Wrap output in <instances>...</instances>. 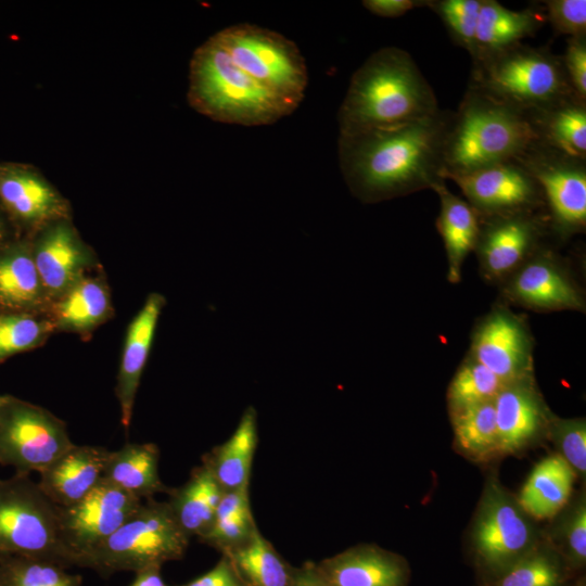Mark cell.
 <instances>
[{
	"mask_svg": "<svg viewBox=\"0 0 586 586\" xmlns=\"http://www.w3.org/2000/svg\"><path fill=\"white\" fill-rule=\"evenodd\" d=\"M453 112L339 136V164L355 196L374 203L444 181V143Z\"/></svg>",
	"mask_w": 586,
	"mask_h": 586,
	"instance_id": "obj_1",
	"label": "cell"
},
{
	"mask_svg": "<svg viewBox=\"0 0 586 586\" xmlns=\"http://www.w3.org/2000/svg\"><path fill=\"white\" fill-rule=\"evenodd\" d=\"M438 111L434 91L411 55L384 47L353 74L337 111L339 136L393 127Z\"/></svg>",
	"mask_w": 586,
	"mask_h": 586,
	"instance_id": "obj_2",
	"label": "cell"
},
{
	"mask_svg": "<svg viewBox=\"0 0 586 586\" xmlns=\"http://www.w3.org/2000/svg\"><path fill=\"white\" fill-rule=\"evenodd\" d=\"M537 142L525 111L469 87L450 117L442 178L518 158Z\"/></svg>",
	"mask_w": 586,
	"mask_h": 586,
	"instance_id": "obj_3",
	"label": "cell"
},
{
	"mask_svg": "<svg viewBox=\"0 0 586 586\" xmlns=\"http://www.w3.org/2000/svg\"><path fill=\"white\" fill-rule=\"evenodd\" d=\"M188 101L213 120L240 126L271 125L293 113L242 72L215 35L192 55Z\"/></svg>",
	"mask_w": 586,
	"mask_h": 586,
	"instance_id": "obj_4",
	"label": "cell"
},
{
	"mask_svg": "<svg viewBox=\"0 0 586 586\" xmlns=\"http://www.w3.org/2000/svg\"><path fill=\"white\" fill-rule=\"evenodd\" d=\"M469 87L525 112L575 95L561 55L522 42L473 62Z\"/></svg>",
	"mask_w": 586,
	"mask_h": 586,
	"instance_id": "obj_5",
	"label": "cell"
},
{
	"mask_svg": "<svg viewBox=\"0 0 586 586\" xmlns=\"http://www.w3.org/2000/svg\"><path fill=\"white\" fill-rule=\"evenodd\" d=\"M543 542V533L512 495L491 473L483 487L471 524L470 548L482 583L530 553Z\"/></svg>",
	"mask_w": 586,
	"mask_h": 586,
	"instance_id": "obj_6",
	"label": "cell"
},
{
	"mask_svg": "<svg viewBox=\"0 0 586 586\" xmlns=\"http://www.w3.org/2000/svg\"><path fill=\"white\" fill-rule=\"evenodd\" d=\"M190 538L174 519L166 501L143 500L139 508L82 562L101 575L138 572L180 560Z\"/></svg>",
	"mask_w": 586,
	"mask_h": 586,
	"instance_id": "obj_7",
	"label": "cell"
},
{
	"mask_svg": "<svg viewBox=\"0 0 586 586\" xmlns=\"http://www.w3.org/2000/svg\"><path fill=\"white\" fill-rule=\"evenodd\" d=\"M232 62L293 112L304 99L308 71L298 47L281 34L253 24L215 34Z\"/></svg>",
	"mask_w": 586,
	"mask_h": 586,
	"instance_id": "obj_8",
	"label": "cell"
},
{
	"mask_svg": "<svg viewBox=\"0 0 586 586\" xmlns=\"http://www.w3.org/2000/svg\"><path fill=\"white\" fill-rule=\"evenodd\" d=\"M0 556L37 557L73 566L62 539L60 507L25 474L0 480Z\"/></svg>",
	"mask_w": 586,
	"mask_h": 586,
	"instance_id": "obj_9",
	"label": "cell"
},
{
	"mask_svg": "<svg viewBox=\"0 0 586 586\" xmlns=\"http://www.w3.org/2000/svg\"><path fill=\"white\" fill-rule=\"evenodd\" d=\"M73 445L65 423L50 411L0 397V464L18 474L40 473Z\"/></svg>",
	"mask_w": 586,
	"mask_h": 586,
	"instance_id": "obj_10",
	"label": "cell"
},
{
	"mask_svg": "<svg viewBox=\"0 0 586 586\" xmlns=\"http://www.w3.org/2000/svg\"><path fill=\"white\" fill-rule=\"evenodd\" d=\"M538 182L549 222L556 233L570 237L586 225V160L535 143L517 158Z\"/></svg>",
	"mask_w": 586,
	"mask_h": 586,
	"instance_id": "obj_11",
	"label": "cell"
},
{
	"mask_svg": "<svg viewBox=\"0 0 586 586\" xmlns=\"http://www.w3.org/2000/svg\"><path fill=\"white\" fill-rule=\"evenodd\" d=\"M142 501L102 480L84 499L60 508L62 539L73 565L81 566Z\"/></svg>",
	"mask_w": 586,
	"mask_h": 586,
	"instance_id": "obj_12",
	"label": "cell"
},
{
	"mask_svg": "<svg viewBox=\"0 0 586 586\" xmlns=\"http://www.w3.org/2000/svg\"><path fill=\"white\" fill-rule=\"evenodd\" d=\"M480 218L537 213L545 206L540 187L517 158L449 176Z\"/></svg>",
	"mask_w": 586,
	"mask_h": 586,
	"instance_id": "obj_13",
	"label": "cell"
},
{
	"mask_svg": "<svg viewBox=\"0 0 586 586\" xmlns=\"http://www.w3.org/2000/svg\"><path fill=\"white\" fill-rule=\"evenodd\" d=\"M469 355L505 384L533 379L530 330L520 316L507 308H495L480 321Z\"/></svg>",
	"mask_w": 586,
	"mask_h": 586,
	"instance_id": "obj_14",
	"label": "cell"
},
{
	"mask_svg": "<svg viewBox=\"0 0 586 586\" xmlns=\"http://www.w3.org/2000/svg\"><path fill=\"white\" fill-rule=\"evenodd\" d=\"M475 245L481 267L491 279L514 272L534 253L545 221L537 213L480 218Z\"/></svg>",
	"mask_w": 586,
	"mask_h": 586,
	"instance_id": "obj_15",
	"label": "cell"
},
{
	"mask_svg": "<svg viewBox=\"0 0 586 586\" xmlns=\"http://www.w3.org/2000/svg\"><path fill=\"white\" fill-rule=\"evenodd\" d=\"M494 406L500 456L521 453L546 436L552 413L533 379L506 384Z\"/></svg>",
	"mask_w": 586,
	"mask_h": 586,
	"instance_id": "obj_16",
	"label": "cell"
},
{
	"mask_svg": "<svg viewBox=\"0 0 586 586\" xmlns=\"http://www.w3.org/2000/svg\"><path fill=\"white\" fill-rule=\"evenodd\" d=\"M316 566L330 586H408L410 581L408 561L374 544L349 547Z\"/></svg>",
	"mask_w": 586,
	"mask_h": 586,
	"instance_id": "obj_17",
	"label": "cell"
},
{
	"mask_svg": "<svg viewBox=\"0 0 586 586\" xmlns=\"http://www.w3.org/2000/svg\"><path fill=\"white\" fill-rule=\"evenodd\" d=\"M507 295L520 305L544 310L584 309V298L550 253L532 255L511 277Z\"/></svg>",
	"mask_w": 586,
	"mask_h": 586,
	"instance_id": "obj_18",
	"label": "cell"
},
{
	"mask_svg": "<svg viewBox=\"0 0 586 586\" xmlns=\"http://www.w3.org/2000/svg\"><path fill=\"white\" fill-rule=\"evenodd\" d=\"M109 453L104 447L74 444L40 472L38 485L58 507L73 506L102 482Z\"/></svg>",
	"mask_w": 586,
	"mask_h": 586,
	"instance_id": "obj_19",
	"label": "cell"
},
{
	"mask_svg": "<svg viewBox=\"0 0 586 586\" xmlns=\"http://www.w3.org/2000/svg\"><path fill=\"white\" fill-rule=\"evenodd\" d=\"M164 304L161 294H150L127 331L115 390L126 430L131 421L137 390Z\"/></svg>",
	"mask_w": 586,
	"mask_h": 586,
	"instance_id": "obj_20",
	"label": "cell"
},
{
	"mask_svg": "<svg viewBox=\"0 0 586 586\" xmlns=\"http://www.w3.org/2000/svg\"><path fill=\"white\" fill-rule=\"evenodd\" d=\"M545 23L543 5L513 11L498 1L482 0L472 63L534 36Z\"/></svg>",
	"mask_w": 586,
	"mask_h": 586,
	"instance_id": "obj_21",
	"label": "cell"
},
{
	"mask_svg": "<svg viewBox=\"0 0 586 586\" xmlns=\"http://www.w3.org/2000/svg\"><path fill=\"white\" fill-rule=\"evenodd\" d=\"M577 476L558 454L538 461L523 483L517 499L534 520H552L573 497Z\"/></svg>",
	"mask_w": 586,
	"mask_h": 586,
	"instance_id": "obj_22",
	"label": "cell"
},
{
	"mask_svg": "<svg viewBox=\"0 0 586 586\" xmlns=\"http://www.w3.org/2000/svg\"><path fill=\"white\" fill-rule=\"evenodd\" d=\"M526 113L538 143L586 160V101L572 95Z\"/></svg>",
	"mask_w": 586,
	"mask_h": 586,
	"instance_id": "obj_23",
	"label": "cell"
},
{
	"mask_svg": "<svg viewBox=\"0 0 586 586\" xmlns=\"http://www.w3.org/2000/svg\"><path fill=\"white\" fill-rule=\"evenodd\" d=\"M160 449L153 443H126L109 453L103 480L127 494L146 500L169 493L158 474Z\"/></svg>",
	"mask_w": 586,
	"mask_h": 586,
	"instance_id": "obj_24",
	"label": "cell"
},
{
	"mask_svg": "<svg viewBox=\"0 0 586 586\" xmlns=\"http://www.w3.org/2000/svg\"><path fill=\"white\" fill-rule=\"evenodd\" d=\"M257 444V413L247 407L231 436L206 454L202 463L224 492L249 487Z\"/></svg>",
	"mask_w": 586,
	"mask_h": 586,
	"instance_id": "obj_25",
	"label": "cell"
},
{
	"mask_svg": "<svg viewBox=\"0 0 586 586\" xmlns=\"http://www.w3.org/2000/svg\"><path fill=\"white\" fill-rule=\"evenodd\" d=\"M224 493L211 470L202 463L192 470L183 485L170 488L166 502L184 534L189 538H201L211 527Z\"/></svg>",
	"mask_w": 586,
	"mask_h": 586,
	"instance_id": "obj_26",
	"label": "cell"
},
{
	"mask_svg": "<svg viewBox=\"0 0 586 586\" xmlns=\"http://www.w3.org/2000/svg\"><path fill=\"white\" fill-rule=\"evenodd\" d=\"M34 262L41 283L50 292L60 293L80 280L89 256L68 227L56 226L39 241Z\"/></svg>",
	"mask_w": 586,
	"mask_h": 586,
	"instance_id": "obj_27",
	"label": "cell"
},
{
	"mask_svg": "<svg viewBox=\"0 0 586 586\" xmlns=\"http://www.w3.org/2000/svg\"><path fill=\"white\" fill-rule=\"evenodd\" d=\"M433 190L441 201L436 226L447 253L448 280L457 283L464 258L477 243L480 217L467 201L451 193L444 181L435 184Z\"/></svg>",
	"mask_w": 586,
	"mask_h": 586,
	"instance_id": "obj_28",
	"label": "cell"
},
{
	"mask_svg": "<svg viewBox=\"0 0 586 586\" xmlns=\"http://www.w3.org/2000/svg\"><path fill=\"white\" fill-rule=\"evenodd\" d=\"M221 555L232 562L243 586H293L296 568L257 528L242 545Z\"/></svg>",
	"mask_w": 586,
	"mask_h": 586,
	"instance_id": "obj_29",
	"label": "cell"
},
{
	"mask_svg": "<svg viewBox=\"0 0 586 586\" xmlns=\"http://www.w3.org/2000/svg\"><path fill=\"white\" fill-rule=\"evenodd\" d=\"M455 446L471 460L486 462L500 456L494 400L450 415Z\"/></svg>",
	"mask_w": 586,
	"mask_h": 586,
	"instance_id": "obj_30",
	"label": "cell"
},
{
	"mask_svg": "<svg viewBox=\"0 0 586 586\" xmlns=\"http://www.w3.org/2000/svg\"><path fill=\"white\" fill-rule=\"evenodd\" d=\"M257 528L250 486L243 487L224 493L213 523L200 540L224 553L244 544Z\"/></svg>",
	"mask_w": 586,
	"mask_h": 586,
	"instance_id": "obj_31",
	"label": "cell"
},
{
	"mask_svg": "<svg viewBox=\"0 0 586 586\" xmlns=\"http://www.w3.org/2000/svg\"><path fill=\"white\" fill-rule=\"evenodd\" d=\"M544 540L560 556L572 573H584L586 566V495L572 497L553 519Z\"/></svg>",
	"mask_w": 586,
	"mask_h": 586,
	"instance_id": "obj_32",
	"label": "cell"
},
{
	"mask_svg": "<svg viewBox=\"0 0 586 586\" xmlns=\"http://www.w3.org/2000/svg\"><path fill=\"white\" fill-rule=\"evenodd\" d=\"M574 577L544 540L530 553L482 586H568Z\"/></svg>",
	"mask_w": 586,
	"mask_h": 586,
	"instance_id": "obj_33",
	"label": "cell"
},
{
	"mask_svg": "<svg viewBox=\"0 0 586 586\" xmlns=\"http://www.w3.org/2000/svg\"><path fill=\"white\" fill-rule=\"evenodd\" d=\"M0 196L12 212L24 219L49 217L59 207L53 190L27 171L13 170L0 176Z\"/></svg>",
	"mask_w": 586,
	"mask_h": 586,
	"instance_id": "obj_34",
	"label": "cell"
},
{
	"mask_svg": "<svg viewBox=\"0 0 586 586\" xmlns=\"http://www.w3.org/2000/svg\"><path fill=\"white\" fill-rule=\"evenodd\" d=\"M110 308V297L102 283L92 279L79 280L59 305V323L65 329L88 330L104 320Z\"/></svg>",
	"mask_w": 586,
	"mask_h": 586,
	"instance_id": "obj_35",
	"label": "cell"
},
{
	"mask_svg": "<svg viewBox=\"0 0 586 586\" xmlns=\"http://www.w3.org/2000/svg\"><path fill=\"white\" fill-rule=\"evenodd\" d=\"M66 569L43 558L0 556V586H81L82 577Z\"/></svg>",
	"mask_w": 586,
	"mask_h": 586,
	"instance_id": "obj_36",
	"label": "cell"
},
{
	"mask_svg": "<svg viewBox=\"0 0 586 586\" xmlns=\"http://www.w3.org/2000/svg\"><path fill=\"white\" fill-rule=\"evenodd\" d=\"M506 384L470 355L453 377L447 391L450 415L494 400Z\"/></svg>",
	"mask_w": 586,
	"mask_h": 586,
	"instance_id": "obj_37",
	"label": "cell"
},
{
	"mask_svg": "<svg viewBox=\"0 0 586 586\" xmlns=\"http://www.w3.org/2000/svg\"><path fill=\"white\" fill-rule=\"evenodd\" d=\"M40 278L34 258L23 253L0 260V297L12 304L34 302L40 290Z\"/></svg>",
	"mask_w": 586,
	"mask_h": 586,
	"instance_id": "obj_38",
	"label": "cell"
},
{
	"mask_svg": "<svg viewBox=\"0 0 586 586\" xmlns=\"http://www.w3.org/2000/svg\"><path fill=\"white\" fill-rule=\"evenodd\" d=\"M556 454L573 469L576 476H586V421L585 418L563 419L551 415L546 436Z\"/></svg>",
	"mask_w": 586,
	"mask_h": 586,
	"instance_id": "obj_39",
	"label": "cell"
},
{
	"mask_svg": "<svg viewBox=\"0 0 586 586\" xmlns=\"http://www.w3.org/2000/svg\"><path fill=\"white\" fill-rule=\"evenodd\" d=\"M482 0H432L428 2L446 26L451 39L466 49L470 56L474 40Z\"/></svg>",
	"mask_w": 586,
	"mask_h": 586,
	"instance_id": "obj_40",
	"label": "cell"
},
{
	"mask_svg": "<svg viewBox=\"0 0 586 586\" xmlns=\"http://www.w3.org/2000/svg\"><path fill=\"white\" fill-rule=\"evenodd\" d=\"M43 335V326L29 316L0 317V360L35 347Z\"/></svg>",
	"mask_w": 586,
	"mask_h": 586,
	"instance_id": "obj_41",
	"label": "cell"
},
{
	"mask_svg": "<svg viewBox=\"0 0 586 586\" xmlns=\"http://www.w3.org/2000/svg\"><path fill=\"white\" fill-rule=\"evenodd\" d=\"M543 3L546 22L556 35L586 37L585 0H547Z\"/></svg>",
	"mask_w": 586,
	"mask_h": 586,
	"instance_id": "obj_42",
	"label": "cell"
},
{
	"mask_svg": "<svg viewBox=\"0 0 586 586\" xmlns=\"http://www.w3.org/2000/svg\"><path fill=\"white\" fill-rule=\"evenodd\" d=\"M561 59L573 92L586 101V37H569Z\"/></svg>",
	"mask_w": 586,
	"mask_h": 586,
	"instance_id": "obj_43",
	"label": "cell"
},
{
	"mask_svg": "<svg viewBox=\"0 0 586 586\" xmlns=\"http://www.w3.org/2000/svg\"><path fill=\"white\" fill-rule=\"evenodd\" d=\"M177 586H243L232 562L221 555L218 562L204 574Z\"/></svg>",
	"mask_w": 586,
	"mask_h": 586,
	"instance_id": "obj_44",
	"label": "cell"
},
{
	"mask_svg": "<svg viewBox=\"0 0 586 586\" xmlns=\"http://www.w3.org/2000/svg\"><path fill=\"white\" fill-rule=\"evenodd\" d=\"M428 0H365L362 5L374 15L398 17L412 9L428 7Z\"/></svg>",
	"mask_w": 586,
	"mask_h": 586,
	"instance_id": "obj_45",
	"label": "cell"
},
{
	"mask_svg": "<svg viewBox=\"0 0 586 586\" xmlns=\"http://www.w3.org/2000/svg\"><path fill=\"white\" fill-rule=\"evenodd\" d=\"M293 586H330V584L319 573L316 563L307 561L296 568Z\"/></svg>",
	"mask_w": 586,
	"mask_h": 586,
	"instance_id": "obj_46",
	"label": "cell"
},
{
	"mask_svg": "<svg viewBox=\"0 0 586 586\" xmlns=\"http://www.w3.org/2000/svg\"><path fill=\"white\" fill-rule=\"evenodd\" d=\"M162 566H149L136 572L129 586H168L161 573Z\"/></svg>",
	"mask_w": 586,
	"mask_h": 586,
	"instance_id": "obj_47",
	"label": "cell"
},
{
	"mask_svg": "<svg viewBox=\"0 0 586 586\" xmlns=\"http://www.w3.org/2000/svg\"><path fill=\"white\" fill-rule=\"evenodd\" d=\"M568 586H586V577L584 573L575 575Z\"/></svg>",
	"mask_w": 586,
	"mask_h": 586,
	"instance_id": "obj_48",
	"label": "cell"
},
{
	"mask_svg": "<svg viewBox=\"0 0 586 586\" xmlns=\"http://www.w3.org/2000/svg\"><path fill=\"white\" fill-rule=\"evenodd\" d=\"M1 397V396H0Z\"/></svg>",
	"mask_w": 586,
	"mask_h": 586,
	"instance_id": "obj_49",
	"label": "cell"
}]
</instances>
